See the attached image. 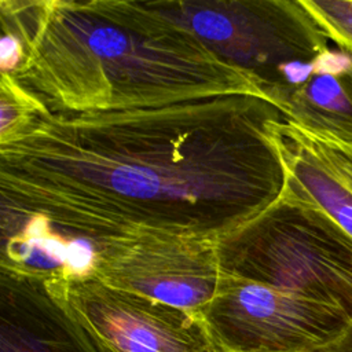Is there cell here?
<instances>
[{
  "mask_svg": "<svg viewBox=\"0 0 352 352\" xmlns=\"http://www.w3.org/2000/svg\"><path fill=\"white\" fill-rule=\"evenodd\" d=\"M283 120L248 94L36 114L0 142L3 238L33 226L94 249L140 234L219 242L285 192Z\"/></svg>",
  "mask_w": 352,
  "mask_h": 352,
  "instance_id": "6da1fadb",
  "label": "cell"
},
{
  "mask_svg": "<svg viewBox=\"0 0 352 352\" xmlns=\"http://www.w3.org/2000/svg\"><path fill=\"white\" fill-rule=\"evenodd\" d=\"M0 10L3 32L23 48L10 76L51 113L268 98L253 74L219 58L155 1L1 0Z\"/></svg>",
  "mask_w": 352,
  "mask_h": 352,
  "instance_id": "7a4b0ae2",
  "label": "cell"
},
{
  "mask_svg": "<svg viewBox=\"0 0 352 352\" xmlns=\"http://www.w3.org/2000/svg\"><path fill=\"white\" fill-rule=\"evenodd\" d=\"M220 274L340 309L352 320V235L287 183L219 241Z\"/></svg>",
  "mask_w": 352,
  "mask_h": 352,
  "instance_id": "3957f363",
  "label": "cell"
},
{
  "mask_svg": "<svg viewBox=\"0 0 352 352\" xmlns=\"http://www.w3.org/2000/svg\"><path fill=\"white\" fill-rule=\"evenodd\" d=\"M155 3L219 58L253 74L280 110L331 50L301 0Z\"/></svg>",
  "mask_w": 352,
  "mask_h": 352,
  "instance_id": "277c9868",
  "label": "cell"
},
{
  "mask_svg": "<svg viewBox=\"0 0 352 352\" xmlns=\"http://www.w3.org/2000/svg\"><path fill=\"white\" fill-rule=\"evenodd\" d=\"M201 316L224 352H318L352 322L326 304L221 274Z\"/></svg>",
  "mask_w": 352,
  "mask_h": 352,
  "instance_id": "5b68a950",
  "label": "cell"
},
{
  "mask_svg": "<svg viewBox=\"0 0 352 352\" xmlns=\"http://www.w3.org/2000/svg\"><path fill=\"white\" fill-rule=\"evenodd\" d=\"M88 276L201 314L219 289V242L161 234L109 239L94 249Z\"/></svg>",
  "mask_w": 352,
  "mask_h": 352,
  "instance_id": "8992f818",
  "label": "cell"
},
{
  "mask_svg": "<svg viewBox=\"0 0 352 352\" xmlns=\"http://www.w3.org/2000/svg\"><path fill=\"white\" fill-rule=\"evenodd\" d=\"M66 301L99 352H224L201 314L118 290L92 276L63 278Z\"/></svg>",
  "mask_w": 352,
  "mask_h": 352,
  "instance_id": "52a82bcc",
  "label": "cell"
},
{
  "mask_svg": "<svg viewBox=\"0 0 352 352\" xmlns=\"http://www.w3.org/2000/svg\"><path fill=\"white\" fill-rule=\"evenodd\" d=\"M0 352H99L72 312L63 276L0 271Z\"/></svg>",
  "mask_w": 352,
  "mask_h": 352,
  "instance_id": "ba28073f",
  "label": "cell"
},
{
  "mask_svg": "<svg viewBox=\"0 0 352 352\" xmlns=\"http://www.w3.org/2000/svg\"><path fill=\"white\" fill-rule=\"evenodd\" d=\"M286 120L352 146V56L330 50L312 77L285 102Z\"/></svg>",
  "mask_w": 352,
  "mask_h": 352,
  "instance_id": "9c48e42d",
  "label": "cell"
},
{
  "mask_svg": "<svg viewBox=\"0 0 352 352\" xmlns=\"http://www.w3.org/2000/svg\"><path fill=\"white\" fill-rule=\"evenodd\" d=\"M279 132L289 186L352 235V191L289 129L285 120Z\"/></svg>",
  "mask_w": 352,
  "mask_h": 352,
  "instance_id": "30bf717a",
  "label": "cell"
},
{
  "mask_svg": "<svg viewBox=\"0 0 352 352\" xmlns=\"http://www.w3.org/2000/svg\"><path fill=\"white\" fill-rule=\"evenodd\" d=\"M0 91V142L12 138L36 114L48 111L10 74L1 73Z\"/></svg>",
  "mask_w": 352,
  "mask_h": 352,
  "instance_id": "8fae6325",
  "label": "cell"
},
{
  "mask_svg": "<svg viewBox=\"0 0 352 352\" xmlns=\"http://www.w3.org/2000/svg\"><path fill=\"white\" fill-rule=\"evenodd\" d=\"M329 40L352 54V0H301Z\"/></svg>",
  "mask_w": 352,
  "mask_h": 352,
  "instance_id": "7c38bea8",
  "label": "cell"
},
{
  "mask_svg": "<svg viewBox=\"0 0 352 352\" xmlns=\"http://www.w3.org/2000/svg\"><path fill=\"white\" fill-rule=\"evenodd\" d=\"M289 129L352 191V146L319 135L286 120Z\"/></svg>",
  "mask_w": 352,
  "mask_h": 352,
  "instance_id": "4fadbf2b",
  "label": "cell"
},
{
  "mask_svg": "<svg viewBox=\"0 0 352 352\" xmlns=\"http://www.w3.org/2000/svg\"><path fill=\"white\" fill-rule=\"evenodd\" d=\"M318 352H352V322L341 337Z\"/></svg>",
  "mask_w": 352,
  "mask_h": 352,
  "instance_id": "5bb4252c",
  "label": "cell"
}]
</instances>
